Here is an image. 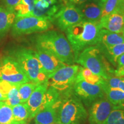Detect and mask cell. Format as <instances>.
<instances>
[{
    "label": "cell",
    "mask_w": 124,
    "mask_h": 124,
    "mask_svg": "<svg viewBox=\"0 0 124 124\" xmlns=\"http://www.w3.org/2000/svg\"><path fill=\"white\" fill-rule=\"evenodd\" d=\"M101 29L99 23L84 19L66 29L67 38L73 51L75 60L85 48L98 44Z\"/></svg>",
    "instance_id": "cell-1"
},
{
    "label": "cell",
    "mask_w": 124,
    "mask_h": 124,
    "mask_svg": "<svg viewBox=\"0 0 124 124\" xmlns=\"http://www.w3.org/2000/svg\"><path fill=\"white\" fill-rule=\"evenodd\" d=\"M36 47L50 52L67 65L75 63V56L67 39L56 31H49L36 36Z\"/></svg>",
    "instance_id": "cell-2"
},
{
    "label": "cell",
    "mask_w": 124,
    "mask_h": 124,
    "mask_svg": "<svg viewBox=\"0 0 124 124\" xmlns=\"http://www.w3.org/2000/svg\"><path fill=\"white\" fill-rule=\"evenodd\" d=\"M56 124H82L88 117V112L81 101L74 95L72 89L61 94Z\"/></svg>",
    "instance_id": "cell-3"
},
{
    "label": "cell",
    "mask_w": 124,
    "mask_h": 124,
    "mask_svg": "<svg viewBox=\"0 0 124 124\" xmlns=\"http://www.w3.org/2000/svg\"><path fill=\"white\" fill-rule=\"evenodd\" d=\"M10 54L18 63L30 82L40 85L47 80V74L40 63L35 51L19 47L12 50Z\"/></svg>",
    "instance_id": "cell-4"
},
{
    "label": "cell",
    "mask_w": 124,
    "mask_h": 124,
    "mask_svg": "<svg viewBox=\"0 0 124 124\" xmlns=\"http://www.w3.org/2000/svg\"><path fill=\"white\" fill-rule=\"evenodd\" d=\"M75 62L104 79L113 76L114 73V70L97 45L89 46L82 51L76 59Z\"/></svg>",
    "instance_id": "cell-5"
},
{
    "label": "cell",
    "mask_w": 124,
    "mask_h": 124,
    "mask_svg": "<svg viewBox=\"0 0 124 124\" xmlns=\"http://www.w3.org/2000/svg\"><path fill=\"white\" fill-rule=\"evenodd\" d=\"M79 69L80 66L75 64L62 67L48 77V86L60 94L70 91L76 81Z\"/></svg>",
    "instance_id": "cell-6"
},
{
    "label": "cell",
    "mask_w": 124,
    "mask_h": 124,
    "mask_svg": "<svg viewBox=\"0 0 124 124\" xmlns=\"http://www.w3.org/2000/svg\"><path fill=\"white\" fill-rule=\"evenodd\" d=\"M52 22L44 18L32 16H16L11 28L13 37L47 31L52 27Z\"/></svg>",
    "instance_id": "cell-7"
},
{
    "label": "cell",
    "mask_w": 124,
    "mask_h": 124,
    "mask_svg": "<svg viewBox=\"0 0 124 124\" xmlns=\"http://www.w3.org/2000/svg\"><path fill=\"white\" fill-rule=\"evenodd\" d=\"M0 80L20 85L30 82L16 60L10 55L0 58Z\"/></svg>",
    "instance_id": "cell-8"
},
{
    "label": "cell",
    "mask_w": 124,
    "mask_h": 124,
    "mask_svg": "<svg viewBox=\"0 0 124 124\" xmlns=\"http://www.w3.org/2000/svg\"><path fill=\"white\" fill-rule=\"evenodd\" d=\"M72 91L74 95L81 101L83 104L88 108L93 102L105 97L101 85L91 84L83 80L75 81Z\"/></svg>",
    "instance_id": "cell-9"
},
{
    "label": "cell",
    "mask_w": 124,
    "mask_h": 124,
    "mask_svg": "<svg viewBox=\"0 0 124 124\" xmlns=\"http://www.w3.org/2000/svg\"><path fill=\"white\" fill-rule=\"evenodd\" d=\"M82 20L83 17L77 7L68 2L56 14L52 22H55L60 30L66 31L69 27L79 23Z\"/></svg>",
    "instance_id": "cell-10"
},
{
    "label": "cell",
    "mask_w": 124,
    "mask_h": 124,
    "mask_svg": "<svg viewBox=\"0 0 124 124\" xmlns=\"http://www.w3.org/2000/svg\"><path fill=\"white\" fill-rule=\"evenodd\" d=\"M114 105L106 97L93 102L89 107L88 120L90 124H103L110 113L114 109Z\"/></svg>",
    "instance_id": "cell-11"
},
{
    "label": "cell",
    "mask_w": 124,
    "mask_h": 124,
    "mask_svg": "<svg viewBox=\"0 0 124 124\" xmlns=\"http://www.w3.org/2000/svg\"><path fill=\"white\" fill-rule=\"evenodd\" d=\"M61 0H36L31 16L44 18L52 23L54 17L65 5Z\"/></svg>",
    "instance_id": "cell-12"
},
{
    "label": "cell",
    "mask_w": 124,
    "mask_h": 124,
    "mask_svg": "<svg viewBox=\"0 0 124 124\" xmlns=\"http://www.w3.org/2000/svg\"><path fill=\"white\" fill-rule=\"evenodd\" d=\"M48 86L47 80L39 85L26 102L29 112V120L33 118L37 113L40 110L44 101V95Z\"/></svg>",
    "instance_id": "cell-13"
},
{
    "label": "cell",
    "mask_w": 124,
    "mask_h": 124,
    "mask_svg": "<svg viewBox=\"0 0 124 124\" xmlns=\"http://www.w3.org/2000/svg\"><path fill=\"white\" fill-rule=\"evenodd\" d=\"M35 52L43 69L47 74L48 77L59 68L67 65L48 51L36 48Z\"/></svg>",
    "instance_id": "cell-14"
},
{
    "label": "cell",
    "mask_w": 124,
    "mask_h": 124,
    "mask_svg": "<svg viewBox=\"0 0 124 124\" xmlns=\"http://www.w3.org/2000/svg\"><path fill=\"white\" fill-rule=\"evenodd\" d=\"M101 28L116 33H122L124 28V15L114 12L102 17L99 21Z\"/></svg>",
    "instance_id": "cell-15"
},
{
    "label": "cell",
    "mask_w": 124,
    "mask_h": 124,
    "mask_svg": "<svg viewBox=\"0 0 124 124\" xmlns=\"http://www.w3.org/2000/svg\"><path fill=\"white\" fill-rule=\"evenodd\" d=\"M77 7L81 14L83 19L99 23L102 15L101 2L94 0H89Z\"/></svg>",
    "instance_id": "cell-16"
},
{
    "label": "cell",
    "mask_w": 124,
    "mask_h": 124,
    "mask_svg": "<svg viewBox=\"0 0 124 124\" xmlns=\"http://www.w3.org/2000/svg\"><path fill=\"white\" fill-rule=\"evenodd\" d=\"M62 96L53 104L43 108L34 117L35 123L40 124H56L58 108L61 103Z\"/></svg>",
    "instance_id": "cell-17"
},
{
    "label": "cell",
    "mask_w": 124,
    "mask_h": 124,
    "mask_svg": "<svg viewBox=\"0 0 124 124\" xmlns=\"http://www.w3.org/2000/svg\"><path fill=\"white\" fill-rule=\"evenodd\" d=\"M16 17L15 12L0 6V39L4 38L13 25Z\"/></svg>",
    "instance_id": "cell-18"
},
{
    "label": "cell",
    "mask_w": 124,
    "mask_h": 124,
    "mask_svg": "<svg viewBox=\"0 0 124 124\" xmlns=\"http://www.w3.org/2000/svg\"><path fill=\"white\" fill-rule=\"evenodd\" d=\"M122 43H124V38L122 33H113L105 29L100 30L98 45L108 48Z\"/></svg>",
    "instance_id": "cell-19"
},
{
    "label": "cell",
    "mask_w": 124,
    "mask_h": 124,
    "mask_svg": "<svg viewBox=\"0 0 124 124\" xmlns=\"http://www.w3.org/2000/svg\"><path fill=\"white\" fill-rule=\"evenodd\" d=\"M101 51L107 60L113 66H117V60L118 57L124 54V43L117 44L110 47L105 48L97 44Z\"/></svg>",
    "instance_id": "cell-20"
},
{
    "label": "cell",
    "mask_w": 124,
    "mask_h": 124,
    "mask_svg": "<svg viewBox=\"0 0 124 124\" xmlns=\"http://www.w3.org/2000/svg\"><path fill=\"white\" fill-rule=\"evenodd\" d=\"M13 118L15 121L27 124L29 120V112L26 103H20L12 107Z\"/></svg>",
    "instance_id": "cell-21"
},
{
    "label": "cell",
    "mask_w": 124,
    "mask_h": 124,
    "mask_svg": "<svg viewBox=\"0 0 124 124\" xmlns=\"http://www.w3.org/2000/svg\"><path fill=\"white\" fill-rule=\"evenodd\" d=\"M104 79L100 76L93 74L89 69L80 66V69L78 74L76 81L83 80L91 84H98L101 85L104 82Z\"/></svg>",
    "instance_id": "cell-22"
},
{
    "label": "cell",
    "mask_w": 124,
    "mask_h": 124,
    "mask_svg": "<svg viewBox=\"0 0 124 124\" xmlns=\"http://www.w3.org/2000/svg\"><path fill=\"white\" fill-rule=\"evenodd\" d=\"M104 91L105 97L114 106L124 101V91L117 89H111L108 87L104 82L101 85Z\"/></svg>",
    "instance_id": "cell-23"
},
{
    "label": "cell",
    "mask_w": 124,
    "mask_h": 124,
    "mask_svg": "<svg viewBox=\"0 0 124 124\" xmlns=\"http://www.w3.org/2000/svg\"><path fill=\"white\" fill-rule=\"evenodd\" d=\"M36 0H20L18 4L14 8L16 16L24 17L31 15L35 7Z\"/></svg>",
    "instance_id": "cell-24"
},
{
    "label": "cell",
    "mask_w": 124,
    "mask_h": 124,
    "mask_svg": "<svg viewBox=\"0 0 124 124\" xmlns=\"http://www.w3.org/2000/svg\"><path fill=\"white\" fill-rule=\"evenodd\" d=\"M0 124H24L14 121L12 107L0 101Z\"/></svg>",
    "instance_id": "cell-25"
},
{
    "label": "cell",
    "mask_w": 124,
    "mask_h": 124,
    "mask_svg": "<svg viewBox=\"0 0 124 124\" xmlns=\"http://www.w3.org/2000/svg\"><path fill=\"white\" fill-rule=\"evenodd\" d=\"M38 85L31 82L20 85L18 88V93H19L21 103H26L27 102L32 93Z\"/></svg>",
    "instance_id": "cell-26"
},
{
    "label": "cell",
    "mask_w": 124,
    "mask_h": 124,
    "mask_svg": "<svg viewBox=\"0 0 124 124\" xmlns=\"http://www.w3.org/2000/svg\"><path fill=\"white\" fill-rule=\"evenodd\" d=\"M20 86V85H15V86L9 92L7 100L4 101L5 103L8 106L13 107L21 103L19 93H18V88Z\"/></svg>",
    "instance_id": "cell-27"
},
{
    "label": "cell",
    "mask_w": 124,
    "mask_h": 124,
    "mask_svg": "<svg viewBox=\"0 0 124 124\" xmlns=\"http://www.w3.org/2000/svg\"><path fill=\"white\" fill-rule=\"evenodd\" d=\"M120 1V0H106L102 3L101 18L116 12Z\"/></svg>",
    "instance_id": "cell-28"
},
{
    "label": "cell",
    "mask_w": 124,
    "mask_h": 124,
    "mask_svg": "<svg viewBox=\"0 0 124 124\" xmlns=\"http://www.w3.org/2000/svg\"><path fill=\"white\" fill-rule=\"evenodd\" d=\"M105 84L109 88L120 89L124 91V78L111 76L107 79H105Z\"/></svg>",
    "instance_id": "cell-29"
},
{
    "label": "cell",
    "mask_w": 124,
    "mask_h": 124,
    "mask_svg": "<svg viewBox=\"0 0 124 124\" xmlns=\"http://www.w3.org/2000/svg\"><path fill=\"white\" fill-rule=\"evenodd\" d=\"M113 75L116 77L124 78V54L117 59L116 69L114 70Z\"/></svg>",
    "instance_id": "cell-30"
},
{
    "label": "cell",
    "mask_w": 124,
    "mask_h": 124,
    "mask_svg": "<svg viewBox=\"0 0 124 124\" xmlns=\"http://www.w3.org/2000/svg\"><path fill=\"white\" fill-rule=\"evenodd\" d=\"M16 84L9 83L5 80H0V93L7 100V95L9 91Z\"/></svg>",
    "instance_id": "cell-31"
},
{
    "label": "cell",
    "mask_w": 124,
    "mask_h": 124,
    "mask_svg": "<svg viewBox=\"0 0 124 124\" xmlns=\"http://www.w3.org/2000/svg\"><path fill=\"white\" fill-rule=\"evenodd\" d=\"M20 0H5L4 7L9 10L14 11V8L18 4Z\"/></svg>",
    "instance_id": "cell-32"
},
{
    "label": "cell",
    "mask_w": 124,
    "mask_h": 124,
    "mask_svg": "<svg viewBox=\"0 0 124 124\" xmlns=\"http://www.w3.org/2000/svg\"><path fill=\"white\" fill-rule=\"evenodd\" d=\"M116 12L124 15V0H120Z\"/></svg>",
    "instance_id": "cell-33"
},
{
    "label": "cell",
    "mask_w": 124,
    "mask_h": 124,
    "mask_svg": "<svg viewBox=\"0 0 124 124\" xmlns=\"http://www.w3.org/2000/svg\"><path fill=\"white\" fill-rule=\"evenodd\" d=\"M88 1L89 0H69V3L77 7L82 4H84Z\"/></svg>",
    "instance_id": "cell-34"
},
{
    "label": "cell",
    "mask_w": 124,
    "mask_h": 124,
    "mask_svg": "<svg viewBox=\"0 0 124 124\" xmlns=\"http://www.w3.org/2000/svg\"><path fill=\"white\" fill-rule=\"evenodd\" d=\"M114 109H122L124 110V101L114 106Z\"/></svg>",
    "instance_id": "cell-35"
},
{
    "label": "cell",
    "mask_w": 124,
    "mask_h": 124,
    "mask_svg": "<svg viewBox=\"0 0 124 124\" xmlns=\"http://www.w3.org/2000/svg\"><path fill=\"white\" fill-rule=\"evenodd\" d=\"M111 124H124V117L117 119Z\"/></svg>",
    "instance_id": "cell-36"
},
{
    "label": "cell",
    "mask_w": 124,
    "mask_h": 124,
    "mask_svg": "<svg viewBox=\"0 0 124 124\" xmlns=\"http://www.w3.org/2000/svg\"><path fill=\"white\" fill-rule=\"evenodd\" d=\"M6 100V99L5 98L3 97V96L1 95V93H0V101H3V102H4Z\"/></svg>",
    "instance_id": "cell-37"
},
{
    "label": "cell",
    "mask_w": 124,
    "mask_h": 124,
    "mask_svg": "<svg viewBox=\"0 0 124 124\" xmlns=\"http://www.w3.org/2000/svg\"><path fill=\"white\" fill-rule=\"evenodd\" d=\"M94 1H98V2H101V3H103V2H105L106 0H94Z\"/></svg>",
    "instance_id": "cell-38"
},
{
    "label": "cell",
    "mask_w": 124,
    "mask_h": 124,
    "mask_svg": "<svg viewBox=\"0 0 124 124\" xmlns=\"http://www.w3.org/2000/svg\"><path fill=\"white\" fill-rule=\"evenodd\" d=\"M122 35H123L124 38V29H123V31H122Z\"/></svg>",
    "instance_id": "cell-39"
},
{
    "label": "cell",
    "mask_w": 124,
    "mask_h": 124,
    "mask_svg": "<svg viewBox=\"0 0 124 124\" xmlns=\"http://www.w3.org/2000/svg\"><path fill=\"white\" fill-rule=\"evenodd\" d=\"M35 124H38V123H35Z\"/></svg>",
    "instance_id": "cell-40"
},
{
    "label": "cell",
    "mask_w": 124,
    "mask_h": 124,
    "mask_svg": "<svg viewBox=\"0 0 124 124\" xmlns=\"http://www.w3.org/2000/svg\"><path fill=\"white\" fill-rule=\"evenodd\" d=\"M0 1H5V0H0Z\"/></svg>",
    "instance_id": "cell-41"
}]
</instances>
